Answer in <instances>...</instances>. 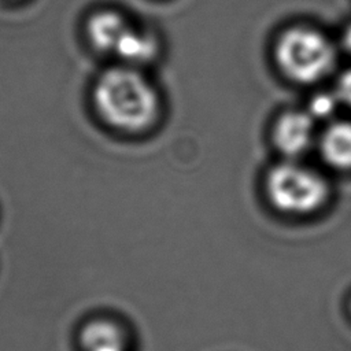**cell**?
Listing matches in <instances>:
<instances>
[{
	"label": "cell",
	"instance_id": "cell-1",
	"mask_svg": "<svg viewBox=\"0 0 351 351\" xmlns=\"http://www.w3.org/2000/svg\"><path fill=\"white\" fill-rule=\"evenodd\" d=\"M93 101L101 119L122 132H143L154 125L159 99L151 84L130 67L107 70L97 81Z\"/></svg>",
	"mask_w": 351,
	"mask_h": 351
},
{
	"label": "cell",
	"instance_id": "cell-11",
	"mask_svg": "<svg viewBox=\"0 0 351 351\" xmlns=\"http://www.w3.org/2000/svg\"><path fill=\"white\" fill-rule=\"evenodd\" d=\"M344 45L351 52V26L344 33Z\"/></svg>",
	"mask_w": 351,
	"mask_h": 351
},
{
	"label": "cell",
	"instance_id": "cell-10",
	"mask_svg": "<svg viewBox=\"0 0 351 351\" xmlns=\"http://www.w3.org/2000/svg\"><path fill=\"white\" fill-rule=\"evenodd\" d=\"M336 96L339 97L340 101L351 106V70L346 71L337 84V93Z\"/></svg>",
	"mask_w": 351,
	"mask_h": 351
},
{
	"label": "cell",
	"instance_id": "cell-3",
	"mask_svg": "<svg viewBox=\"0 0 351 351\" xmlns=\"http://www.w3.org/2000/svg\"><path fill=\"white\" fill-rule=\"evenodd\" d=\"M276 59L291 80L310 84L324 78L332 70L335 49L319 32L310 27H292L277 41Z\"/></svg>",
	"mask_w": 351,
	"mask_h": 351
},
{
	"label": "cell",
	"instance_id": "cell-4",
	"mask_svg": "<svg viewBox=\"0 0 351 351\" xmlns=\"http://www.w3.org/2000/svg\"><path fill=\"white\" fill-rule=\"evenodd\" d=\"M314 134V118L304 111H288L274 125L273 141L280 152L288 158L304 154Z\"/></svg>",
	"mask_w": 351,
	"mask_h": 351
},
{
	"label": "cell",
	"instance_id": "cell-6",
	"mask_svg": "<svg viewBox=\"0 0 351 351\" xmlns=\"http://www.w3.org/2000/svg\"><path fill=\"white\" fill-rule=\"evenodd\" d=\"M84 351H126V339L122 329L107 319H95L81 332Z\"/></svg>",
	"mask_w": 351,
	"mask_h": 351
},
{
	"label": "cell",
	"instance_id": "cell-7",
	"mask_svg": "<svg viewBox=\"0 0 351 351\" xmlns=\"http://www.w3.org/2000/svg\"><path fill=\"white\" fill-rule=\"evenodd\" d=\"M128 29L125 19L112 11L97 12L88 23V34L92 44L104 52L114 51Z\"/></svg>",
	"mask_w": 351,
	"mask_h": 351
},
{
	"label": "cell",
	"instance_id": "cell-8",
	"mask_svg": "<svg viewBox=\"0 0 351 351\" xmlns=\"http://www.w3.org/2000/svg\"><path fill=\"white\" fill-rule=\"evenodd\" d=\"M114 52L129 63H144L155 56L156 44L151 37L136 33L129 27L118 41Z\"/></svg>",
	"mask_w": 351,
	"mask_h": 351
},
{
	"label": "cell",
	"instance_id": "cell-9",
	"mask_svg": "<svg viewBox=\"0 0 351 351\" xmlns=\"http://www.w3.org/2000/svg\"><path fill=\"white\" fill-rule=\"evenodd\" d=\"M339 97L332 93H318L310 101V111L308 114L313 118H328L330 117L337 104Z\"/></svg>",
	"mask_w": 351,
	"mask_h": 351
},
{
	"label": "cell",
	"instance_id": "cell-2",
	"mask_svg": "<svg viewBox=\"0 0 351 351\" xmlns=\"http://www.w3.org/2000/svg\"><path fill=\"white\" fill-rule=\"evenodd\" d=\"M265 188L274 208L292 215H307L319 210L329 193L319 173L291 160L270 169Z\"/></svg>",
	"mask_w": 351,
	"mask_h": 351
},
{
	"label": "cell",
	"instance_id": "cell-5",
	"mask_svg": "<svg viewBox=\"0 0 351 351\" xmlns=\"http://www.w3.org/2000/svg\"><path fill=\"white\" fill-rule=\"evenodd\" d=\"M321 155L332 167L351 169V123L330 125L321 138Z\"/></svg>",
	"mask_w": 351,
	"mask_h": 351
}]
</instances>
